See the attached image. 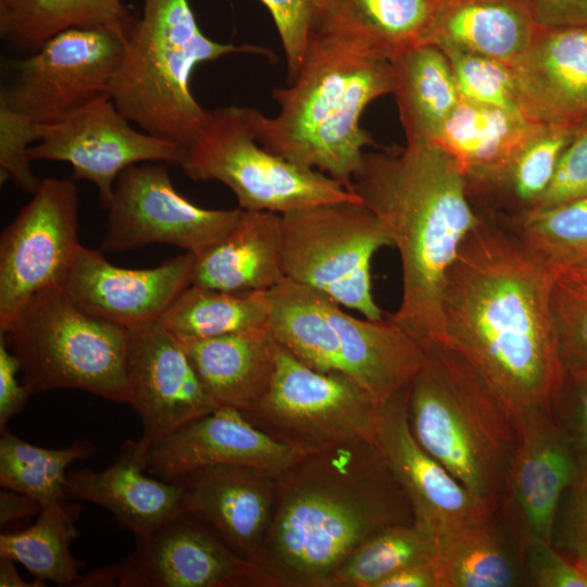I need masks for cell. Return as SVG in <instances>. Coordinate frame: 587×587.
Here are the masks:
<instances>
[{
  "mask_svg": "<svg viewBox=\"0 0 587 587\" xmlns=\"http://www.w3.org/2000/svg\"><path fill=\"white\" fill-rule=\"evenodd\" d=\"M439 48L449 61L462 99L526 117L510 65L457 47Z\"/></svg>",
  "mask_w": 587,
  "mask_h": 587,
  "instance_id": "cell-40",
  "label": "cell"
},
{
  "mask_svg": "<svg viewBox=\"0 0 587 587\" xmlns=\"http://www.w3.org/2000/svg\"><path fill=\"white\" fill-rule=\"evenodd\" d=\"M254 586L253 564L232 551L208 526L185 512L153 533L136 537L135 550L96 570L77 586Z\"/></svg>",
  "mask_w": 587,
  "mask_h": 587,
  "instance_id": "cell-15",
  "label": "cell"
},
{
  "mask_svg": "<svg viewBox=\"0 0 587 587\" xmlns=\"http://www.w3.org/2000/svg\"><path fill=\"white\" fill-rule=\"evenodd\" d=\"M235 52L268 57L262 47L221 43L207 37L189 0H142L108 95L128 121L185 150L209 115L191 93L193 70Z\"/></svg>",
  "mask_w": 587,
  "mask_h": 587,
  "instance_id": "cell-6",
  "label": "cell"
},
{
  "mask_svg": "<svg viewBox=\"0 0 587 587\" xmlns=\"http://www.w3.org/2000/svg\"><path fill=\"white\" fill-rule=\"evenodd\" d=\"M177 339L218 407L247 412L267 394L277 348L267 328L203 339Z\"/></svg>",
  "mask_w": 587,
  "mask_h": 587,
  "instance_id": "cell-28",
  "label": "cell"
},
{
  "mask_svg": "<svg viewBox=\"0 0 587 587\" xmlns=\"http://www.w3.org/2000/svg\"><path fill=\"white\" fill-rule=\"evenodd\" d=\"M511 70L530 121L576 128L587 118V24L540 26Z\"/></svg>",
  "mask_w": 587,
  "mask_h": 587,
  "instance_id": "cell-22",
  "label": "cell"
},
{
  "mask_svg": "<svg viewBox=\"0 0 587 587\" xmlns=\"http://www.w3.org/2000/svg\"><path fill=\"white\" fill-rule=\"evenodd\" d=\"M62 499L39 512L27 528L0 535V557L22 564L39 582L77 586L84 564L71 553L82 507Z\"/></svg>",
  "mask_w": 587,
  "mask_h": 587,
  "instance_id": "cell-35",
  "label": "cell"
},
{
  "mask_svg": "<svg viewBox=\"0 0 587 587\" xmlns=\"http://www.w3.org/2000/svg\"><path fill=\"white\" fill-rule=\"evenodd\" d=\"M267 329L273 339L309 367L342 372L340 342L328 312V298L285 278L267 290Z\"/></svg>",
  "mask_w": 587,
  "mask_h": 587,
  "instance_id": "cell-31",
  "label": "cell"
},
{
  "mask_svg": "<svg viewBox=\"0 0 587 587\" xmlns=\"http://www.w3.org/2000/svg\"><path fill=\"white\" fill-rule=\"evenodd\" d=\"M268 10L285 52L288 78L292 83L327 0H260Z\"/></svg>",
  "mask_w": 587,
  "mask_h": 587,
  "instance_id": "cell-43",
  "label": "cell"
},
{
  "mask_svg": "<svg viewBox=\"0 0 587 587\" xmlns=\"http://www.w3.org/2000/svg\"><path fill=\"white\" fill-rule=\"evenodd\" d=\"M579 126H587V118Z\"/></svg>",
  "mask_w": 587,
  "mask_h": 587,
  "instance_id": "cell-55",
  "label": "cell"
},
{
  "mask_svg": "<svg viewBox=\"0 0 587 587\" xmlns=\"http://www.w3.org/2000/svg\"><path fill=\"white\" fill-rule=\"evenodd\" d=\"M40 504L21 492L2 488L0 491V524L8 525L39 513Z\"/></svg>",
  "mask_w": 587,
  "mask_h": 587,
  "instance_id": "cell-51",
  "label": "cell"
},
{
  "mask_svg": "<svg viewBox=\"0 0 587 587\" xmlns=\"http://www.w3.org/2000/svg\"><path fill=\"white\" fill-rule=\"evenodd\" d=\"M434 8L435 0H327L313 34L391 61L423 43Z\"/></svg>",
  "mask_w": 587,
  "mask_h": 587,
  "instance_id": "cell-29",
  "label": "cell"
},
{
  "mask_svg": "<svg viewBox=\"0 0 587 587\" xmlns=\"http://www.w3.org/2000/svg\"><path fill=\"white\" fill-rule=\"evenodd\" d=\"M127 379L128 403L142 425L139 439L149 447L220 408L160 321L127 328Z\"/></svg>",
  "mask_w": 587,
  "mask_h": 587,
  "instance_id": "cell-18",
  "label": "cell"
},
{
  "mask_svg": "<svg viewBox=\"0 0 587 587\" xmlns=\"http://www.w3.org/2000/svg\"><path fill=\"white\" fill-rule=\"evenodd\" d=\"M478 212L479 223L447 274L441 342L471 364L515 417L550 407L562 379L551 312L555 278L502 220Z\"/></svg>",
  "mask_w": 587,
  "mask_h": 587,
  "instance_id": "cell-1",
  "label": "cell"
},
{
  "mask_svg": "<svg viewBox=\"0 0 587 587\" xmlns=\"http://www.w3.org/2000/svg\"><path fill=\"white\" fill-rule=\"evenodd\" d=\"M584 197H587V126H578L559 159L548 188L532 211Z\"/></svg>",
  "mask_w": 587,
  "mask_h": 587,
  "instance_id": "cell-45",
  "label": "cell"
},
{
  "mask_svg": "<svg viewBox=\"0 0 587 587\" xmlns=\"http://www.w3.org/2000/svg\"><path fill=\"white\" fill-rule=\"evenodd\" d=\"M107 210L100 250L124 252L149 243H167L201 253L237 223L242 209L201 208L176 191L167 164L145 162L117 177Z\"/></svg>",
  "mask_w": 587,
  "mask_h": 587,
  "instance_id": "cell-13",
  "label": "cell"
},
{
  "mask_svg": "<svg viewBox=\"0 0 587 587\" xmlns=\"http://www.w3.org/2000/svg\"><path fill=\"white\" fill-rule=\"evenodd\" d=\"M514 419L516 441L499 508L519 549L529 541L552 544L558 508L579 465L550 407Z\"/></svg>",
  "mask_w": 587,
  "mask_h": 587,
  "instance_id": "cell-16",
  "label": "cell"
},
{
  "mask_svg": "<svg viewBox=\"0 0 587 587\" xmlns=\"http://www.w3.org/2000/svg\"><path fill=\"white\" fill-rule=\"evenodd\" d=\"M286 278L311 287L367 320H383L372 291V260L392 246L361 201L319 204L282 215Z\"/></svg>",
  "mask_w": 587,
  "mask_h": 587,
  "instance_id": "cell-9",
  "label": "cell"
},
{
  "mask_svg": "<svg viewBox=\"0 0 587 587\" xmlns=\"http://www.w3.org/2000/svg\"><path fill=\"white\" fill-rule=\"evenodd\" d=\"M275 475L243 465H210L179 480L185 510L208 526L232 551L252 562L272 519Z\"/></svg>",
  "mask_w": 587,
  "mask_h": 587,
  "instance_id": "cell-21",
  "label": "cell"
},
{
  "mask_svg": "<svg viewBox=\"0 0 587 587\" xmlns=\"http://www.w3.org/2000/svg\"><path fill=\"white\" fill-rule=\"evenodd\" d=\"M557 279L587 290V262L566 268Z\"/></svg>",
  "mask_w": 587,
  "mask_h": 587,
  "instance_id": "cell-53",
  "label": "cell"
},
{
  "mask_svg": "<svg viewBox=\"0 0 587 587\" xmlns=\"http://www.w3.org/2000/svg\"><path fill=\"white\" fill-rule=\"evenodd\" d=\"M499 218L533 260L555 279L566 268L587 262V197Z\"/></svg>",
  "mask_w": 587,
  "mask_h": 587,
  "instance_id": "cell-37",
  "label": "cell"
},
{
  "mask_svg": "<svg viewBox=\"0 0 587 587\" xmlns=\"http://www.w3.org/2000/svg\"><path fill=\"white\" fill-rule=\"evenodd\" d=\"M539 28L526 0H435L423 43L457 47L511 66Z\"/></svg>",
  "mask_w": 587,
  "mask_h": 587,
  "instance_id": "cell-27",
  "label": "cell"
},
{
  "mask_svg": "<svg viewBox=\"0 0 587 587\" xmlns=\"http://www.w3.org/2000/svg\"><path fill=\"white\" fill-rule=\"evenodd\" d=\"M327 312L338 333L344 374L375 405L387 402L411 383L424 361V349L415 338L390 317L360 320L329 298Z\"/></svg>",
  "mask_w": 587,
  "mask_h": 587,
  "instance_id": "cell-24",
  "label": "cell"
},
{
  "mask_svg": "<svg viewBox=\"0 0 587 587\" xmlns=\"http://www.w3.org/2000/svg\"><path fill=\"white\" fill-rule=\"evenodd\" d=\"M561 527V542L578 553L587 550V466L579 467L570 487Z\"/></svg>",
  "mask_w": 587,
  "mask_h": 587,
  "instance_id": "cell-47",
  "label": "cell"
},
{
  "mask_svg": "<svg viewBox=\"0 0 587 587\" xmlns=\"http://www.w3.org/2000/svg\"><path fill=\"white\" fill-rule=\"evenodd\" d=\"M550 410L579 467L587 466V372L563 369Z\"/></svg>",
  "mask_w": 587,
  "mask_h": 587,
  "instance_id": "cell-44",
  "label": "cell"
},
{
  "mask_svg": "<svg viewBox=\"0 0 587 587\" xmlns=\"http://www.w3.org/2000/svg\"><path fill=\"white\" fill-rule=\"evenodd\" d=\"M528 585L535 587H587V575L569 562L552 544L529 541L520 548Z\"/></svg>",
  "mask_w": 587,
  "mask_h": 587,
  "instance_id": "cell-46",
  "label": "cell"
},
{
  "mask_svg": "<svg viewBox=\"0 0 587 587\" xmlns=\"http://www.w3.org/2000/svg\"><path fill=\"white\" fill-rule=\"evenodd\" d=\"M436 539L414 524L389 526L360 545L340 565L328 587H378L394 573L433 561Z\"/></svg>",
  "mask_w": 587,
  "mask_h": 587,
  "instance_id": "cell-39",
  "label": "cell"
},
{
  "mask_svg": "<svg viewBox=\"0 0 587 587\" xmlns=\"http://www.w3.org/2000/svg\"><path fill=\"white\" fill-rule=\"evenodd\" d=\"M93 452V446L85 440L62 449L37 447L4 428L0 437V485L30 497L42 509L66 499L67 467Z\"/></svg>",
  "mask_w": 587,
  "mask_h": 587,
  "instance_id": "cell-38",
  "label": "cell"
},
{
  "mask_svg": "<svg viewBox=\"0 0 587 587\" xmlns=\"http://www.w3.org/2000/svg\"><path fill=\"white\" fill-rule=\"evenodd\" d=\"M300 455L258 428L239 410L220 407L153 444L147 472L175 480L200 467L232 464L278 474Z\"/></svg>",
  "mask_w": 587,
  "mask_h": 587,
  "instance_id": "cell-20",
  "label": "cell"
},
{
  "mask_svg": "<svg viewBox=\"0 0 587 587\" xmlns=\"http://www.w3.org/2000/svg\"><path fill=\"white\" fill-rule=\"evenodd\" d=\"M353 191L399 252L402 297L390 319L422 347L444 338L447 274L480 221L466 179L437 145L365 153Z\"/></svg>",
  "mask_w": 587,
  "mask_h": 587,
  "instance_id": "cell-3",
  "label": "cell"
},
{
  "mask_svg": "<svg viewBox=\"0 0 587 587\" xmlns=\"http://www.w3.org/2000/svg\"><path fill=\"white\" fill-rule=\"evenodd\" d=\"M574 130L544 126L496 179L469 195L476 210L499 217L530 212L548 188Z\"/></svg>",
  "mask_w": 587,
  "mask_h": 587,
  "instance_id": "cell-34",
  "label": "cell"
},
{
  "mask_svg": "<svg viewBox=\"0 0 587 587\" xmlns=\"http://www.w3.org/2000/svg\"><path fill=\"white\" fill-rule=\"evenodd\" d=\"M399 524H413V513L373 441L302 454L275 475L272 519L251 562L254 586L328 587L360 545Z\"/></svg>",
  "mask_w": 587,
  "mask_h": 587,
  "instance_id": "cell-2",
  "label": "cell"
},
{
  "mask_svg": "<svg viewBox=\"0 0 587 587\" xmlns=\"http://www.w3.org/2000/svg\"><path fill=\"white\" fill-rule=\"evenodd\" d=\"M0 334L30 395L76 389L128 403L127 328L84 312L61 286L30 297Z\"/></svg>",
  "mask_w": 587,
  "mask_h": 587,
  "instance_id": "cell-7",
  "label": "cell"
},
{
  "mask_svg": "<svg viewBox=\"0 0 587 587\" xmlns=\"http://www.w3.org/2000/svg\"><path fill=\"white\" fill-rule=\"evenodd\" d=\"M376 407L348 375L313 370L277 344L267 394L240 412L275 440L307 454L351 438L373 441Z\"/></svg>",
  "mask_w": 587,
  "mask_h": 587,
  "instance_id": "cell-10",
  "label": "cell"
},
{
  "mask_svg": "<svg viewBox=\"0 0 587 587\" xmlns=\"http://www.w3.org/2000/svg\"><path fill=\"white\" fill-rule=\"evenodd\" d=\"M408 387L376 407L373 442L410 503L413 524L436 539L495 516L492 504L466 489L416 441L408 421Z\"/></svg>",
  "mask_w": 587,
  "mask_h": 587,
  "instance_id": "cell-17",
  "label": "cell"
},
{
  "mask_svg": "<svg viewBox=\"0 0 587 587\" xmlns=\"http://www.w3.org/2000/svg\"><path fill=\"white\" fill-rule=\"evenodd\" d=\"M195 261L185 252L155 267L124 268L82 246L62 288L84 312L130 328L160 320L191 285Z\"/></svg>",
  "mask_w": 587,
  "mask_h": 587,
  "instance_id": "cell-19",
  "label": "cell"
},
{
  "mask_svg": "<svg viewBox=\"0 0 587 587\" xmlns=\"http://www.w3.org/2000/svg\"><path fill=\"white\" fill-rule=\"evenodd\" d=\"M378 587H438L433 561L407 566L385 578Z\"/></svg>",
  "mask_w": 587,
  "mask_h": 587,
  "instance_id": "cell-50",
  "label": "cell"
},
{
  "mask_svg": "<svg viewBox=\"0 0 587 587\" xmlns=\"http://www.w3.org/2000/svg\"><path fill=\"white\" fill-rule=\"evenodd\" d=\"M30 196L0 238V333L35 294L63 286L83 246L74 178H43Z\"/></svg>",
  "mask_w": 587,
  "mask_h": 587,
  "instance_id": "cell-11",
  "label": "cell"
},
{
  "mask_svg": "<svg viewBox=\"0 0 587 587\" xmlns=\"http://www.w3.org/2000/svg\"><path fill=\"white\" fill-rule=\"evenodd\" d=\"M438 587H511L520 569L495 516L466 523L436 538Z\"/></svg>",
  "mask_w": 587,
  "mask_h": 587,
  "instance_id": "cell-33",
  "label": "cell"
},
{
  "mask_svg": "<svg viewBox=\"0 0 587 587\" xmlns=\"http://www.w3.org/2000/svg\"><path fill=\"white\" fill-rule=\"evenodd\" d=\"M266 291L230 292L189 285L160 317L177 338H212L267 328Z\"/></svg>",
  "mask_w": 587,
  "mask_h": 587,
  "instance_id": "cell-36",
  "label": "cell"
},
{
  "mask_svg": "<svg viewBox=\"0 0 587 587\" xmlns=\"http://www.w3.org/2000/svg\"><path fill=\"white\" fill-rule=\"evenodd\" d=\"M392 89L390 61L313 34L296 79L272 92L278 113L267 117L252 110L257 139L271 152L354 192L364 148L374 143L360 120L371 102Z\"/></svg>",
  "mask_w": 587,
  "mask_h": 587,
  "instance_id": "cell-4",
  "label": "cell"
},
{
  "mask_svg": "<svg viewBox=\"0 0 587 587\" xmlns=\"http://www.w3.org/2000/svg\"><path fill=\"white\" fill-rule=\"evenodd\" d=\"M0 586L1 587H33L38 584L25 582L15 567V561L0 557Z\"/></svg>",
  "mask_w": 587,
  "mask_h": 587,
  "instance_id": "cell-52",
  "label": "cell"
},
{
  "mask_svg": "<svg viewBox=\"0 0 587 587\" xmlns=\"http://www.w3.org/2000/svg\"><path fill=\"white\" fill-rule=\"evenodd\" d=\"M135 20L122 0H0L2 40L28 54L68 28L108 30L126 37Z\"/></svg>",
  "mask_w": 587,
  "mask_h": 587,
  "instance_id": "cell-32",
  "label": "cell"
},
{
  "mask_svg": "<svg viewBox=\"0 0 587 587\" xmlns=\"http://www.w3.org/2000/svg\"><path fill=\"white\" fill-rule=\"evenodd\" d=\"M542 27L587 24V0H526Z\"/></svg>",
  "mask_w": 587,
  "mask_h": 587,
  "instance_id": "cell-49",
  "label": "cell"
},
{
  "mask_svg": "<svg viewBox=\"0 0 587 587\" xmlns=\"http://www.w3.org/2000/svg\"><path fill=\"white\" fill-rule=\"evenodd\" d=\"M408 387L416 441L466 489L497 511L516 441L513 414L453 348L429 344Z\"/></svg>",
  "mask_w": 587,
  "mask_h": 587,
  "instance_id": "cell-5",
  "label": "cell"
},
{
  "mask_svg": "<svg viewBox=\"0 0 587 587\" xmlns=\"http://www.w3.org/2000/svg\"><path fill=\"white\" fill-rule=\"evenodd\" d=\"M576 564L587 575V550L578 555Z\"/></svg>",
  "mask_w": 587,
  "mask_h": 587,
  "instance_id": "cell-54",
  "label": "cell"
},
{
  "mask_svg": "<svg viewBox=\"0 0 587 587\" xmlns=\"http://www.w3.org/2000/svg\"><path fill=\"white\" fill-rule=\"evenodd\" d=\"M149 449L140 439H128L109 467L100 472L88 469L67 472L65 498L104 508L136 537L153 533L186 510L185 490L179 480L145 475Z\"/></svg>",
  "mask_w": 587,
  "mask_h": 587,
  "instance_id": "cell-23",
  "label": "cell"
},
{
  "mask_svg": "<svg viewBox=\"0 0 587 587\" xmlns=\"http://www.w3.org/2000/svg\"><path fill=\"white\" fill-rule=\"evenodd\" d=\"M551 312L563 369L587 372V290L555 279Z\"/></svg>",
  "mask_w": 587,
  "mask_h": 587,
  "instance_id": "cell-41",
  "label": "cell"
},
{
  "mask_svg": "<svg viewBox=\"0 0 587 587\" xmlns=\"http://www.w3.org/2000/svg\"><path fill=\"white\" fill-rule=\"evenodd\" d=\"M21 364L0 334V430L25 407L30 392L16 378Z\"/></svg>",
  "mask_w": 587,
  "mask_h": 587,
  "instance_id": "cell-48",
  "label": "cell"
},
{
  "mask_svg": "<svg viewBox=\"0 0 587 587\" xmlns=\"http://www.w3.org/2000/svg\"><path fill=\"white\" fill-rule=\"evenodd\" d=\"M392 95L408 145L434 142L461 100L449 61L429 43L411 47L390 61Z\"/></svg>",
  "mask_w": 587,
  "mask_h": 587,
  "instance_id": "cell-30",
  "label": "cell"
},
{
  "mask_svg": "<svg viewBox=\"0 0 587 587\" xmlns=\"http://www.w3.org/2000/svg\"><path fill=\"white\" fill-rule=\"evenodd\" d=\"M252 108L209 110L208 118L179 164L192 180L226 185L246 211L286 214L310 207L361 201L328 175L271 152L257 139Z\"/></svg>",
  "mask_w": 587,
  "mask_h": 587,
  "instance_id": "cell-8",
  "label": "cell"
},
{
  "mask_svg": "<svg viewBox=\"0 0 587 587\" xmlns=\"http://www.w3.org/2000/svg\"><path fill=\"white\" fill-rule=\"evenodd\" d=\"M41 124L0 102V177L33 195L40 180L32 168L29 148L39 139Z\"/></svg>",
  "mask_w": 587,
  "mask_h": 587,
  "instance_id": "cell-42",
  "label": "cell"
},
{
  "mask_svg": "<svg viewBox=\"0 0 587 587\" xmlns=\"http://www.w3.org/2000/svg\"><path fill=\"white\" fill-rule=\"evenodd\" d=\"M108 93L92 99L65 117L41 124L29 158L68 163L74 179L92 183L100 207L112 200L115 182L127 167L145 162L179 165L184 149L146 132L136 130Z\"/></svg>",
  "mask_w": 587,
  "mask_h": 587,
  "instance_id": "cell-14",
  "label": "cell"
},
{
  "mask_svg": "<svg viewBox=\"0 0 587 587\" xmlns=\"http://www.w3.org/2000/svg\"><path fill=\"white\" fill-rule=\"evenodd\" d=\"M285 278L282 214L242 210L222 239L196 255L191 284L230 292L266 291Z\"/></svg>",
  "mask_w": 587,
  "mask_h": 587,
  "instance_id": "cell-26",
  "label": "cell"
},
{
  "mask_svg": "<svg viewBox=\"0 0 587 587\" xmlns=\"http://www.w3.org/2000/svg\"><path fill=\"white\" fill-rule=\"evenodd\" d=\"M544 126L461 98L433 143L457 163L470 195L496 179Z\"/></svg>",
  "mask_w": 587,
  "mask_h": 587,
  "instance_id": "cell-25",
  "label": "cell"
},
{
  "mask_svg": "<svg viewBox=\"0 0 587 587\" xmlns=\"http://www.w3.org/2000/svg\"><path fill=\"white\" fill-rule=\"evenodd\" d=\"M124 45L125 37L113 32L62 30L15 63L0 102L39 124L57 122L108 93Z\"/></svg>",
  "mask_w": 587,
  "mask_h": 587,
  "instance_id": "cell-12",
  "label": "cell"
}]
</instances>
